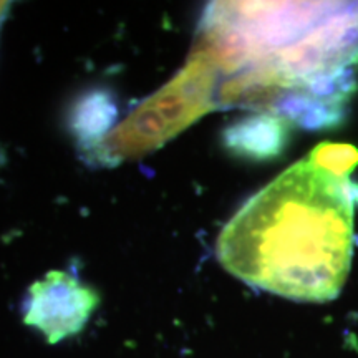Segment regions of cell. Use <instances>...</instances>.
Wrapping results in <instances>:
<instances>
[{
	"mask_svg": "<svg viewBox=\"0 0 358 358\" xmlns=\"http://www.w3.org/2000/svg\"><path fill=\"white\" fill-rule=\"evenodd\" d=\"M192 50L214 71L216 110L332 128L357 90L358 2L211 3Z\"/></svg>",
	"mask_w": 358,
	"mask_h": 358,
	"instance_id": "1",
	"label": "cell"
},
{
	"mask_svg": "<svg viewBox=\"0 0 358 358\" xmlns=\"http://www.w3.org/2000/svg\"><path fill=\"white\" fill-rule=\"evenodd\" d=\"M358 151L322 143L254 194L224 226L217 257L252 287L327 302L345 284L355 250Z\"/></svg>",
	"mask_w": 358,
	"mask_h": 358,
	"instance_id": "2",
	"label": "cell"
},
{
	"mask_svg": "<svg viewBox=\"0 0 358 358\" xmlns=\"http://www.w3.org/2000/svg\"><path fill=\"white\" fill-rule=\"evenodd\" d=\"M214 88L216 80L211 65L192 50L176 77L111 129L95 148V155L115 164L158 150L201 116L216 110Z\"/></svg>",
	"mask_w": 358,
	"mask_h": 358,
	"instance_id": "3",
	"label": "cell"
},
{
	"mask_svg": "<svg viewBox=\"0 0 358 358\" xmlns=\"http://www.w3.org/2000/svg\"><path fill=\"white\" fill-rule=\"evenodd\" d=\"M100 303V295L65 271H50L32 284L24 322L57 343L82 332Z\"/></svg>",
	"mask_w": 358,
	"mask_h": 358,
	"instance_id": "4",
	"label": "cell"
},
{
	"mask_svg": "<svg viewBox=\"0 0 358 358\" xmlns=\"http://www.w3.org/2000/svg\"><path fill=\"white\" fill-rule=\"evenodd\" d=\"M289 123L274 115L245 116L224 131V145L237 156L271 159L280 155L289 136Z\"/></svg>",
	"mask_w": 358,
	"mask_h": 358,
	"instance_id": "5",
	"label": "cell"
},
{
	"mask_svg": "<svg viewBox=\"0 0 358 358\" xmlns=\"http://www.w3.org/2000/svg\"><path fill=\"white\" fill-rule=\"evenodd\" d=\"M116 118V106L103 92L90 93L75 106L71 115V128L82 145L95 150L111 131V123Z\"/></svg>",
	"mask_w": 358,
	"mask_h": 358,
	"instance_id": "6",
	"label": "cell"
}]
</instances>
